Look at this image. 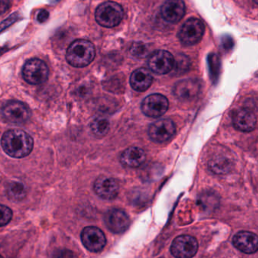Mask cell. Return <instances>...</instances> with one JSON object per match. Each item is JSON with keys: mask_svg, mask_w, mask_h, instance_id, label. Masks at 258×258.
<instances>
[{"mask_svg": "<svg viewBox=\"0 0 258 258\" xmlns=\"http://www.w3.org/2000/svg\"><path fill=\"white\" fill-rule=\"evenodd\" d=\"M2 147L9 156L17 159L24 158L33 150V138L24 131L11 129L3 135Z\"/></svg>", "mask_w": 258, "mask_h": 258, "instance_id": "1", "label": "cell"}, {"mask_svg": "<svg viewBox=\"0 0 258 258\" xmlns=\"http://www.w3.org/2000/svg\"><path fill=\"white\" fill-rule=\"evenodd\" d=\"M95 57L93 44L86 39H77L68 48L66 60L74 68H85L92 63Z\"/></svg>", "mask_w": 258, "mask_h": 258, "instance_id": "2", "label": "cell"}, {"mask_svg": "<svg viewBox=\"0 0 258 258\" xmlns=\"http://www.w3.org/2000/svg\"><path fill=\"white\" fill-rule=\"evenodd\" d=\"M124 9L115 2H106L95 11V20L99 25L107 28L118 26L124 18Z\"/></svg>", "mask_w": 258, "mask_h": 258, "instance_id": "3", "label": "cell"}, {"mask_svg": "<svg viewBox=\"0 0 258 258\" xmlns=\"http://www.w3.org/2000/svg\"><path fill=\"white\" fill-rule=\"evenodd\" d=\"M23 77L31 85H40L46 81L48 68L45 62L37 58L27 60L23 68Z\"/></svg>", "mask_w": 258, "mask_h": 258, "instance_id": "4", "label": "cell"}, {"mask_svg": "<svg viewBox=\"0 0 258 258\" xmlns=\"http://www.w3.org/2000/svg\"><path fill=\"white\" fill-rule=\"evenodd\" d=\"M204 33V25L198 18L187 20L179 32V39L185 45H193L201 41Z\"/></svg>", "mask_w": 258, "mask_h": 258, "instance_id": "5", "label": "cell"}, {"mask_svg": "<svg viewBox=\"0 0 258 258\" xmlns=\"http://www.w3.org/2000/svg\"><path fill=\"white\" fill-rule=\"evenodd\" d=\"M169 107L168 98L160 94L148 95L142 101L141 109L148 117L158 118L163 116Z\"/></svg>", "mask_w": 258, "mask_h": 258, "instance_id": "6", "label": "cell"}, {"mask_svg": "<svg viewBox=\"0 0 258 258\" xmlns=\"http://www.w3.org/2000/svg\"><path fill=\"white\" fill-rule=\"evenodd\" d=\"M198 248V241L195 237L182 235L174 239L171 251L176 258H192L196 254Z\"/></svg>", "mask_w": 258, "mask_h": 258, "instance_id": "7", "label": "cell"}, {"mask_svg": "<svg viewBox=\"0 0 258 258\" xmlns=\"http://www.w3.org/2000/svg\"><path fill=\"white\" fill-rule=\"evenodd\" d=\"M3 114L8 122L17 125L25 123L30 117L28 107L23 103L16 101H9L5 104Z\"/></svg>", "mask_w": 258, "mask_h": 258, "instance_id": "8", "label": "cell"}, {"mask_svg": "<svg viewBox=\"0 0 258 258\" xmlns=\"http://www.w3.org/2000/svg\"><path fill=\"white\" fill-rule=\"evenodd\" d=\"M148 67L153 72L160 75L168 74L175 65L174 56L169 51L159 50L150 55L148 60Z\"/></svg>", "mask_w": 258, "mask_h": 258, "instance_id": "9", "label": "cell"}, {"mask_svg": "<svg viewBox=\"0 0 258 258\" xmlns=\"http://www.w3.org/2000/svg\"><path fill=\"white\" fill-rule=\"evenodd\" d=\"M105 224L110 231L121 233L128 229L130 221L127 214L119 209H112L106 212L104 217Z\"/></svg>", "mask_w": 258, "mask_h": 258, "instance_id": "10", "label": "cell"}, {"mask_svg": "<svg viewBox=\"0 0 258 258\" xmlns=\"http://www.w3.org/2000/svg\"><path fill=\"white\" fill-rule=\"evenodd\" d=\"M83 245L92 252H99L106 245L104 233L98 227H87L81 233Z\"/></svg>", "mask_w": 258, "mask_h": 258, "instance_id": "11", "label": "cell"}, {"mask_svg": "<svg viewBox=\"0 0 258 258\" xmlns=\"http://www.w3.org/2000/svg\"><path fill=\"white\" fill-rule=\"evenodd\" d=\"M176 133V125L171 119H160L151 124L148 135L154 142L163 143L169 141Z\"/></svg>", "mask_w": 258, "mask_h": 258, "instance_id": "12", "label": "cell"}, {"mask_svg": "<svg viewBox=\"0 0 258 258\" xmlns=\"http://www.w3.org/2000/svg\"><path fill=\"white\" fill-rule=\"evenodd\" d=\"M201 85L198 80L188 79L178 82L174 87V94L182 101H192L199 95Z\"/></svg>", "mask_w": 258, "mask_h": 258, "instance_id": "13", "label": "cell"}, {"mask_svg": "<svg viewBox=\"0 0 258 258\" xmlns=\"http://www.w3.org/2000/svg\"><path fill=\"white\" fill-rule=\"evenodd\" d=\"M94 190L95 194L106 200H115L119 192V185L118 182L109 177H100L94 183Z\"/></svg>", "mask_w": 258, "mask_h": 258, "instance_id": "14", "label": "cell"}, {"mask_svg": "<svg viewBox=\"0 0 258 258\" xmlns=\"http://www.w3.org/2000/svg\"><path fill=\"white\" fill-rule=\"evenodd\" d=\"M161 13L165 21L176 24L186 14V6L183 0H167L161 9Z\"/></svg>", "mask_w": 258, "mask_h": 258, "instance_id": "15", "label": "cell"}, {"mask_svg": "<svg viewBox=\"0 0 258 258\" xmlns=\"http://www.w3.org/2000/svg\"><path fill=\"white\" fill-rule=\"evenodd\" d=\"M233 126L243 132H250L257 125V117L251 110L241 108L235 111L233 116Z\"/></svg>", "mask_w": 258, "mask_h": 258, "instance_id": "16", "label": "cell"}, {"mask_svg": "<svg viewBox=\"0 0 258 258\" xmlns=\"http://www.w3.org/2000/svg\"><path fill=\"white\" fill-rule=\"evenodd\" d=\"M233 243L239 251L246 254H254L258 251V236L248 231H241L235 235Z\"/></svg>", "mask_w": 258, "mask_h": 258, "instance_id": "17", "label": "cell"}, {"mask_svg": "<svg viewBox=\"0 0 258 258\" xmlns=\"http://www.w3.org/2000/svg\"><path fill=\"white\" fill-rule=\"evenodd\" d=\"M146 154L140 147H131L123 152L121 162L129 168H137L145 162Z\"/></svg>", "mask_w": 258, "mask_h": 258, "instance_id": "18", "label": "cell"}, {"mask_svg": "<svg viewBox=\"0 0 258 258\" xmlns=\"http://www.w3.org/2000/svg\"><path fill=\"white\" fill-rule=\"evenodd\" d=\"M153 77L148 70L139 68L133 71L130 79V86L137 92H145L151 86Z\"/></svg>", "mask_w": 258, "mask_h": 258, "instance_id": "19", "label": "cell"}, {"mask_svg": "<svg viewBox=\"0 0 258 258\" xmlns=\"http://www.w3.org/2000/svg\"><path fill=\"white\" fill-rule=\"evenodd\" d=\"M209 168L215 174H227L231 169L232 161L224 156H214L213 159H211L209 163Z\"/></svg>", "mask_w": 258, "mask_h": 258, "instance_id": "20", "label": "cell"}, {"mask_svg": "<svg viewBox=\"0 0 258 258\" xmlns=\"http://www.w3.org/2000/svg\"><path fill=\"white\" fill-rule=\"evenodd\" d=\"M27 190L24 183L18 180H12L6 186V195L9 200L14 202H20L25 198Z\"/></svg>", "mask_w": 258, "mask_h": 258, "instance_id": "21", "label": "cell"}, {"mask_svg": "<svg viewBox=\"0 0 258 258\" xmlns=\"http://www.w3.org/2000/svg\"><path fill=\"white\" fill-rule=\"evenodd\" d=\"M109 120L103 117L96 118L90 124L91 131L97 137L106 136L109 132Z\"/></svg>", "mask_w": 258, "mask_h": 258, "instance_id": "22", "label": "cell"}, {"mask_svg": "<svg viewBox=\"0 0 258 258\" xmlns=\"http://www.w3.org/2000/svg\"><path fill=\"white\" fill-rule=\"evenodd\" d=\"M130 52L135 57L142 58V57H146L148 55L149 51H148V47L145 44L142 43V42H136V43L133 44L130 48Z\"/></svg>", "mask_w": 258, "mask_h": 258, "instance_id": "23", "label": "cell"}, {"mask_svg": "<svg viewBox=\"0 0 258 258\" xmlns=\"http://www.w3.org/2000/svg\"><path fill=\"white\" fill-rule=\"evenodd\" d=\"M12 218V212L9 207L6 206H1V220H0V225L1 227L6 226L10 222Z\"/></svg>", "mask_w": 258, "mask_h": 258, "instance_id": "24", "label": "cell"}, {"mask_svg": "<svg viewBox=\"0 0 258 258\" xmlns=\"http://www.w3.org/2000/svg\"><path fill=\"white\" fill-rule=\"evenodd\" d=\"M211 74L214 80H218L219 76L220 63L216 55L210 57Z\"/></svg>", "mask_w": 258, "mask_h": 258, "instance_id": "25", "label": "cell"}, {"mask_svg": "<svg viewBox=\"0 0 258 258\" xmlns=\"http://www.w3.org/2000/svg\"><path fill=\"white\" fill-rule=\"evenodd\" d=\"M53 258H77L74 252L69 250H63L55 254Z\"/></svg>", "mask_w": 258, "mask_h": 258, "instance_id": "26", "label": "cell"}, {"mask_svg": "<svg viewBox=\"0 0 258 258\" xmlns=\"http://www.w3.org/2000/svg\"><path fill=\"white\" fill-rule=\"evenodd\" d=\"M18 19V16H17V14H14L13 15H11L7 20L3 21V24H2V30H4L6 27H9V25L12 24V23L16 21V20Z\"/></svg>", "mask_w": 258, "mask_h": 258, "instance_id": "27", "label": "cell"}, {"mask_svg": "<svg viewBox=\"0 0 258 258\" xmlns=\"http://www.w3.org/2000/svg\"><path fill=\"white\" fill-rule=\"evenodd\" d=\"M49 13L46 10H41L37 15V21L39 23H45L48 20Z\"/></svg>", "mask_w": 258, "mask_h": 258, "instance_id": "28", "label": "cell"}, {"mask_svg": "<svg viewBox=\"0 0 258 258\" xmlns=\"http://www.w3.org/2000/svg\"><path fill=\"white\" fill-rule=\"evenodd\" d=\"M10 1L9 0H1V13L4 14L5 12L9 8Z\"/></svg>", "mask_w": 258, "mask_h": 258, "instance_id": "29", "label": "cell"}, {"mask_svg": "<svg viewBox=\"0 0 258 258\" xmlns=\"http://www.w3.org/2000/svg\"><path fill=\"white\" fill-rule=\"evenodd\" d=\"M253 1H254V3H257L258 4V0H253Z\"/></svg>", "mask_w": 258, "mask_h": 258, "instance_id": "30", "label": "cell"}, {"mask_svg": "<svg viewBox=\"0 0 258 258\" xmlns=\"http://www.w3.org/2000/svg\"><path fill=\"white\" fill-rule=\"evenodd\" d=\"M56 1H57V0H54V2H56Z\"/></svg>", "mask_w": 258, "mask_h": 258, "instance_id": "31", "label": "cell"}, {"mask_svg": "<svg viewBox=\"0 0 258 258\" xmlns=\"http://www.w3.org/2000/svg\"><path fill=\"white\" fill-rule=\"evenodd\" d=\"M160 258H165V257H160Z\"/></svg>", "mask_w": 258, "mask_h": 258, "instance_id": "32", "label": "cell"}]
</instances>
